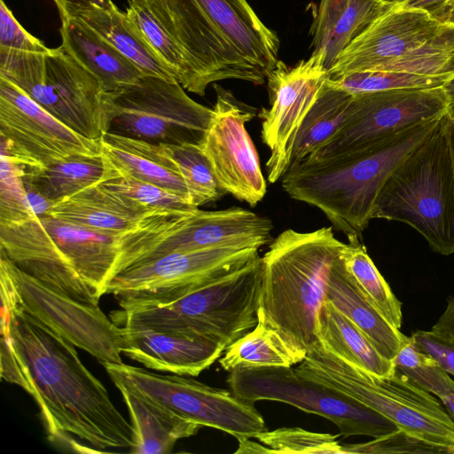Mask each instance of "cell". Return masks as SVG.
I'll use <instances>...</instances> for the list:
<instances>
[{"mask_svg":"<svg viewBox=\"0 0 454 454\" xmlns=\"http://www.w3.org/2000/svg\"><path fill=\"white\" fill-rule=\"evenodd\" d=\"M162 215L159 211L111 190L101 182L54 203L47 215L106 233L137 230Z\"/></svg>","mask_w":454,"mask_h":454,"instance_id":"23","label":"cell"},{"mask_svg":"<svg viewBox=\"0 0 454 454\" xmlns=\"http://www.w3.org/2000/svg\"><path fill=\"white\" fill-rule=\"evenodd\" d=\"M325 299L346 316L386 358L393 360L408 339L368 301L348 272L340 254L333 265Z\"/></svg>","mask_w":454,"mask_h":454,"instance_id":"26","label":"cell"},{"mask_svg":"<svg viewBox=\"0 0 454 454\" xmlns=\"http://www.w3.org/2000/svg\"><path fill=\"white\" fill-rule=\"evenodd\" d=\"M163 146L178 166L194 206L199 207L215 201L225 193L219 185L201 145L185 144Z\"/></svg>","mask_w":454,"mask_h":454,"instance_id":"38","label":"cell"},{"mask_svg":"<svg viewBox=\"0 0 454 454\" xmlns=\"http://www.w3.org/2000/svg\"><path fill=\"white\" fill-rule=\"evenodd\" d=\"M346 453H446L445 449L432 445L418 439L406 432L395 431L375 437L374 440L362 442L342 444Z\"/></svg>","mask_w":454,"mask_h":454,"instance_id":"42","label":"cell"},{"mask_svg":"<svg viewBox=\"0 0 454 454\" xmlns=\"http://www.w3.org/2000/svg\"><path fill=\"white\" fill-rule=\"evenodd\" d=\"M344 245L331 227L307 232L287 229L262 257L258 321L303 354L318 340L317 315Z\"/></svg>","mask_w":454,"mask_h":454,"instance_id":"4","label":"cell"},{"mask_svg":"<svg viewBox=\"0 0 454 454\" xmlns=\"http://www.w3.org/2000/svg\"><path fill=\"white\" fill-rule=\"evenodd\" d=\"M447 26L423 9H384L339 53L328 77L364 71L407 73L419 50Z\"/></svg>","mask_w":454,"mask_h":454,"instance_id":"18","label":"cell"},{"mask_svg":"<svg viewBox=\"0 0 454 454\" xmlns=\"http://www.w3.org/2000/svg\"><path fill=\"white\" fill-rule=\"evenodd\" d=\"M67 12L99 34L134 64L143 75L176 81L126 12L120 11L114 4L109 7L94 6Z\"/></svg>","mask_w":454,"mask_h":454,"instance_id":"28","label":"cell"},{"mask_svg":"<svg viewBox=\"0 0 454 454\" xmlns=\"http://www.w3.org/2000/svg\"><path fill=\"white\" fill-rule=\"evenodd\" d=\"M326 52L314 51L293 67L278 60L267 77L270 108H262V140L270 149L267 178L274 184L289 168L294 145L304 118L328 77Z\"/></svg>","mask_w":454,"mask_h":454,"instance_id":"16","label":"cell"},{"mask_svg":"<svg viewBox=\"0 0 454 454\" xmlns=\"http://www.w3.org/2000/svg\"><path fill=\"white\" fill-rule=\"evenodd\" d=\"M126 13L176 81L184 90L191 92L192 76L185 56L155 18L146 0H129Z\"/></svg>","mask_w":454,"mask_h":454,"instance_id":"35","label":"cell"},{"mask_svg":"<svg viewBox=\"0 0 454 454\" xmlns=\"http://www.w3.org/2000/svg\"><path fill=\"white\" fill-rule=\"evenodd\" d=\"M262 257L167 304L110 313L118 326L133 325L199 335L225 349L258 323Z\"/></svg>","mask_w":454,"mask_h":454,"instance_id":"8","label":"cell"},{"mask_svg":"<svg viewBox=\"0 0 454 454\" xmlns=\"http://www.w3.org/2000/svg\"><path fill=\"white\" fill-rule=\"evenodd\" d=\"M226 382L236 396L248 403L278 401L327 419L337 426L343 437L375 438L398 429L379 412L340 391L301 376L292 367L236 368L230 372Z\"/></svg>","mask_w":454,"mask_h":454,"instance_id":"10","label":"cell"},{"mask_svg":"<svg viewBox=\"0 0 454 454\" xmlns=\"http://www.w3.org/2000/svg\"><path fill=\"white\" fill-rule=\"evenodd\" d=\"M318 341L340 358L380 376L393 375V360L383 356L346 316L325 300L317 320Z\"/></svg>","mask_w":454,"mask_h":454,"instance_id":"29","label":"cell"},{"mask_svg":"<svg viewBox=\"0 0 454 454\" xmlns=\"http://www.w3.org/2000/svg\"><path fill=\"white\" fill-rule=\"evenodd\" d=\"M0 76L75 132L98 140L114 117L110 92L65 48L28 52L0 48Z\"/></svg>","mask_w":454,"mask_h":454,"instance_id":"7","label":"cell"},{"mask_svg":"<svg viewBox=\"0 0 454 454\" xmlns=\"http://www.w3.org/2000/svg\"><path fill=\"white\" fill-rule=\"evenodd\" d=\"M0 224L35 216L23 180L26 166L0 158Z\"/></svg>","mask_w":454,"mask_h":454,"instance_id":"41","label":"cell"},{"mask_svg":"<svg viewBox=\"0 0 454 454\" xmlns=\"http://www.w3.org/2000/svg\"><path fill=\"white\" fill-rule=\"evenodd\" d=\"M249 439L250 438L247 437L239 438V448L234 453H273V450L268 446L264 447Z\"/></svg>","mask_w":454,"mask_h":454,"instance_id":"51","label":"cell"},{"mask_svg":"<svg viewBox=\"0 0 454 454\" xmlns=\"http://www.w3.org/2000/svg\"><path fill=\"white\" fill-rule=\"evenodd\" d=\"M214 88L216 100L201 148L222 189L254 207L267 192L257 152L246 129L256 109L220 85Z\"/></svg>","mask_w":454,"mask_h":454,"instance_id":"19","label":"cell"},{"mask_svg":"<svg viewBox=\"0 0 454 454\" xmlns=\"http://www.w3.org/2000/svg\"><path fill=\"white\" fill-rule=\"evenodd\" d=\"M1 158L44 168L74 156L101 155L99 141L68 128L0 76Z\"/></svg>","mask_w":454,"mask_h":454,"instance_id":"14","label":"cell"},{"mask_svg":"<svg viewBox=\"0 0 454 454\" xmlns=\"http://www.w3.org/2000/svg\"><path fill=\"white\" fill-rule=\"evenodd\" d=\"M270 219L242 207L164 218L142 232L123 255L120 272L173 252L222 246L261 248L271 240Z\"/></svg>","mask_w":454,"mask_h":454,"instance_id":"13","label":"cell"},{"mask_svg":"<svg viewBox=\"0 0 454 454\" xmlns=\"http://www.w3.org/2000/svg\"><path fill=\"white\" fill-rule=\"evenodd\" d=\"M129 410L134 430L135 454H166L176 442L202 427L122 385H116Z\"/></svg>","mask_w":454,"mask_h":454,"instance_id":"27","label":"cell"},{"mask_svg":"<svg viewBox=\"0 0 454 454\" xmlns=\"http://www.w3.org/2000/svg\"><path fill=\"white\" fill-rule=\"evenodd\" d=\"M338 436L301 427H280L266 430L254 438L270 448L273 453L343 454Z\"/></svg>","mask_w":454,"mask_h":454,"instance_id":"40","label":"cell"},{"mask_svg":"<svg viewBox=\"0 0 454 454\" xmlns=\"http://www.w3.org/2000/svg\"><path fill=\"white\" fill-rule=\"evenodd\" d=\"M57 8L62 7L67 11L88 9L94 6L109 7L112 0H53Z\"/></svg>","mask_w":454,"mask_h":454,"instance_id":"49","label":"cell"},{"mask_svg":"<svg viewBox=\"0 0 454 454\" xmlns=\"http://www.w3.org/2000/svg\"><path fill=\"white\" fill-rule=\"evenodd\" d=\"M447 454H454V445L447 448Z\"/></svg>","mask_w":454,"mask_h":454,"instance_id":"54","label":"cell"},{"mask_svg":"<svg viewBox=\"0 0 454 454\" xmlns=\"http://www.w3.org/2000/svg\"><path fill=\"white\" fill-rule=\"evenodd\" d=\"M121 329L120 350L146 368L183 376H198L223 355L225 348L207 337L143 326Z\"/></svg>","mask_w":454,"mask_h":454,"instance_id":"21","label":"cell"},{"mask_svg":"<svg viewBox=\"0 0 454 454\" xmlns=\"http://www.w3.org/2000/svg\"><path fill=\"white\" fill-rule=\"evenodd\" d=\"M0 48L28 52H47L51 49L19 23L4 0H0Z\"/></svg>","mask_w":454,"mask_h":454,"instance_id":"43","label":"cell"},{"mask_svg":"<svg viewBox=\"0 0 454 454\" xmlns=\"http://www.w3.org/2000/svg\"><path fill=\"white\" fill-rule=\"evenodd\" d=\"M383 9L398 8H418L431 12L435 7L448 0H374Z\"/></svg>","mask_w":454,"mask_h":454,"instance_id":"47","label":"cell"},{"mask_svg":"<svg viewBox=\"0 0 454 454\" xmlns=\"http://www.w3.org/2000/svg\"><path fill=\"white\" fill-rule=\"evenodd\" d=\"M449 100V106H454V76L443 86Z\"/></svg>","mask_w":454,"mask_h":454,"instance_id":"53","label":"cell"},{"mask_svg":"<svg viewBox=\"0 0 454 454\" xmlns=\"http://www.w3.org/2000/svg\"><path fill=\"white\" fill-rule=\"evenodd\" d=\"M439 399L451 419L454 421V388L446 392Z\"/></svg>","mask_w":454,"mask_h":454,"instance_id":"52","label":"cell"},{"mask_svg":"<svg viewBox=\"0 0 454 454\" xmlns=\"http://www.w3.org/2000/svg\"><path fill=\"white\" fill-rule=\"evenodd\" d=\"M305 356L306 354L291 348L275 330L258 321L254 328L224 350L219 364L227 372L240 367H291Z\"/></svg>","mask_w":454,"mask_h":454,"instance_id":"33","label":"cell"},{"mask_svg":"<svg viewBox=\"0 0 454 454\" xmlns=\"http://www.w3.org/2000/svg\"><path fill=\"white\" fill-rule=\"evenodd\" d=\"M114 385L134 390L173 412L239 438L268 430L254 403L231 390L213 387L183 375L158 374L129 364H102Z\"/></svg>","mask_w":454,"mask_h":454,"instance_id":"12","label":"cell"},{"mask_svg":"<svg viewBox=\"0 0 454 454\" xmlns=\"http://www.w3.org/2000/svg\"><path fill=\"white\" fill-rule=\"evenodd\" d=\"M102 155L106 163V178L101 183L107 188L159 211L188 215L199 209L184 198L119 169Z\"/></svg>","mask_w":454,"mask_h":454,"instance_id":"36","label":"cell"},{"mask_svg":"<svg viewBox=\"0 0 454 454\" xmlns=\"http://www.w3.org/2000/svg\"><path fill=\"white\" fill-rule=\"evenodd\" d=\"M374 218L404 223L434 252L454 253V177L442 119L391 174L377 199Z\"/></svg>","mask_w":454,"mask_h":454,"instance_id":"6","label":"cell"},{"mask_svg":"<svg viewBox=\"0 0 454 454\" xmlns=\"http://www.w3.org/2000/svg\"><path fill=\"white\" fill-rule=\"evenodd\" d=\"M259 249L222 246L173 252L117 273L105 294L114 295L123 310L167 304L244 268L260 257Z\"/></svg>","mask_w":454,"mask_h":454,"instance_id":"9","label":"cell"},{"mask_svg":"<svg viewBox=\"0 0 454 454\" xmlns=\"http://www.w3.org/2000/svg\"><path fill=\"white\" fill-rule=\"evenodd\" d=\"M0 276L15 301L40 322L101 364L122 363L121 329L98 305H86L52 291L4 255Z\"/></svg>","mask_w":454,"mask_h":454,"instance_id":"15","label":"cell"},{"mask_svg":"<svg viewBox=\"0 0 454 454\" xmlns=\"http://www.w3.org/2000/svg\"><path fill=\"white\" fill-rule=\"evenodd\" d=\"M431 331L454 342V295L449 298L444 311L432 326Z\"/></svg>","mask_w":454,"mask_h":454,"instance_id":"46","label":"cell"},{"mask_svg":"<svg viewBox=\"0 0 454 454\" xmlns=\"http://www.w3.org/2000/svg\"><path fill=\"white\" fill-rule=\"evenodd\" d=\"M379 412L399 429L432 445H454V421L439 398L398 372L380 376L326 349L318 340L294 369Z\"/></svg>","mask_w":454,"mask_h":454,"instance_id":"5","label":"cell"},{"mask_svg":"<svg viewBox=\"0 0 454 454\" xmlns=\"http://www.w3.org/2000/svg\"><path fill=\"white\" fill-rule=\"evenodd\" d=\"M393 362L396 372L437 398L454 388L450 374L434 357L419 349L409 336Z\"/></svg>","mask_w":454,"mask_h":454,"instance_id":"39","label":"cell"},{"mask_svg":"<svg viewBox=\"0 0 454 454\" xmlns=\"http://www.w3.org/2000/svg\"><path fill=\"white\" fill-rule=\"evenodd\" d=\"M413 344L420 350L434 357L454 376V342L430 331L419 330L410 336Z\"/></svg>","mask_w":454,"mask_h":454,"instance_id":"45","label":"cell"},{"mask_svg":"<svg viewBox=\"0 0 454 454\" xmlns=\"http://www.w3.org/2000/svg\"><path fill=\"white\" fill-rule=\"evenodd\" d=\"M340 256L355 285L368 301L394 327L400 329L403 320L402 302L358 242L345 243Z\"/></svg>","mask_w":454,"mask_h":454,"instance_id":"34","label":"cell"},{"mask_svg":"<svg viewBox=\"0 0 454 454\" xmlns=\"http://www.w3.org/2000/svg\"><path fill=\"white\" fill-rule=\"evenodd\" d=\"M442 117L343 154L305 159L289 167L282 188L291 198L320 209L348 242L361 241L386 182Z\"/></svg>","mask_w":454,"mask_h":454,"instance_id":"3","label":"cell"},{"mask_svg":"<svg viewBox=\"0 0 454 454\" xmlns=\"http://www.w3.org/2000/svg\"><path fill=\"white\" fill-rule=\"evenodd\" d=\"M182 50L192 76L191 92L228 79L266 82L278 62L279 38L247 0H146Z\"/></svg>","mask_w":454,"mask_h":454,"instance_id":"2","label":"cell"},{"mask_svg":"<svg viewBox=\"0 0 454 454\" xmlns=\"http://www.w3.org/2000/svg\"><path fill=\"white\" fill-rule=\"evenodd\" d=\"M61 20V45L95 75L106 92L137 82L139 69L90 26L64 8H57Z\"/></svg>","mask_w":454,"mask_h":454,"instance_id":"24","label":"cell"},{"mask_svg":"<svg viewBox=\"0 0 454 454\" xmlns=\"http://www.w3.org/2000/svg\"><path fill=\"white\" fill-rule=\"evenodd\" d=\"M353 95V111L344 127L306 159L321 160L364 147L441 117L449 108L443 87Z\"/></svg>","mask_w":454,"mask_h":454,"instance_id":"17","label":"cell"},{"mask_svg":"<svg viewBox=\"0 0 454 454\" xmlns=\"http://www.w3.org/2000/svg\"><path fill=\"white\" fill-rule=\"evenodd\" d=\"M442 126L446 138L454 177V106H449L447 112L442 117Z\"/></svg>","mask_w":454,"mask_h":454,"instance_id":"48","label":"cell"},{"mask_svg":"<svg viewBox=\"0 0 454 454\" xmlns=\"http://www.w3.org/2000/svg\"><path fill=\"white\" fill-rule=\"evenodd\" d=\"M99 143L102 154L119 169L174 192L192 203L181 171L163 145H154L109 131L102 136Z\"/></svg>","mask_w":454,"mask_h":454,"instance_id":"25","label":"cell"},{"mask_svg":"<svg viewBox=\"0 0 454 454\" xmlns=\"http://www.w3.org/2000/svg\"><path fill=\"white\" fill-rule=\"evenodd\" d=\"M106 178L102 155L74 156L44 168H26L24 182L52 203Z\"/></svg>","mask_w":454,"mask_h":454,"instance_id":"31","label":"cell"},{"mask_svg":"<svg viewBox=\"0 0 454 454\" xmlns=\"http://www.w3.org/2000/svg\"><path fill=\"white\" fill-rule=\"evenodd\" d=\"M383 11L374 0H348L330 15L313 20L312 46L314 51H325L327 69L339 53Z\"/></svg>","mask_w":454,"mask_h":454,"instance_id":"32","label":"cell"},{"mask_svg":"<svg viewBox=\"0 0 454 454\" xmlns=\"http://www.w3.org/2000/svg\"><path fill=\"white\" fill-rule=\"evenodd\" d=\"M10 314L1 315V348H0V373L1 378L7 382L21 387L28 394L29 383L25 377L19 360L14 353L10 331Z\"/></svg>","mask_w":454,"mask_h":454,"instance_id":"44","label":"cell"},{"mask_svg":"<svg viewBox=\"0 0 454 454\" xmlns=\"http://www.w3.org/2000/svg\"><path fill=\"white\" fill-rule=\"evenodd\" d=\"M429 13L438 21L454 26V0H448Z\"/></svg>","mask_w":454,"mask_h":454,"instance_id":"50","label":"cell"},{"mask_svg":"<svg viewBox=\"0 0 454 454\" xmlns=\"http://www.w3.org/2000/svg\"><path fill=\"white\" fill-rule=\"evenodd\" d=\"M1 255L60 294L97 306L99 300L66 262L37 216L0 224Z\"/></svg>","mask_w":454,"mask_h":454,"instance_id":"20","label":"cell"},{"mask_svg":"<svg viewBox=\"0 0 454 454\" xmlns=\"http://www.w3.org/2000/svg\"><path fill=\"white\" fill-rule=\"evenodd\" d=\"M114 117L109 132L154 145H201L213 108L194 101L176 81L142 75L110 91Z\"/></svg>","mask_w":454,"mask_h":454,"instance_id":"11","label":"cell"},{"mask_svg":"<svg viewBox=\"0 0 454 454\" xmlns=\"http://www.w3.org/2000/svg\"><path fill=\"white\" fill-rule=\"evenodd\" d=\"M453 76L422 75L408 73L364 71L346 74L335 78L327 77L325 83L349 94L443 87Z\"/></svg>","mask_w":454,"mask_h":454,"instance_id":"37","label":"cell"},{"mask_svg":"<svg viewBox=\"0 0 454 454\" xmlns=\"http://www.w3.org/2000/svg\"><path fill=\"white\" fill-rule=\"evenodd\" d=\"M353 101V94L325 83L298 131L290 166L308 158L341 130L352 114Z\"/></svg>","mask_w":454,"mask_h":454,"instance_id":"30","label":"cell"},{"mask_svg":"<svg viewBox=\"0 0 454 454\" xmlns=\"http://www.w3.org/2000/svg\"><path fill=\"white\" fill-rule=\"evenodd\" d=\"M38 218L62 258L98 300L105 294L128 241L140 229L127 233H106L51 215Z\"/></svg>","mask_w":454,"mask_h":454,"instance_id":"22","label":"cell"},{"mask_svg":"<svg viewBox=\"0 0 454 454\" xmlns=\"http://www.w3.org/2000/svg\"><path fill=\"white\" fill-rule=\"evenodd\" d=\"M14 353L40 410L48 440L81 453L131 449L133 427L82 364L75 346L21 308L1 285Z\"/></svg>","mask_w":454,"mask_h":454,"instance_id":"1","label":"cell"}]
</instances>
